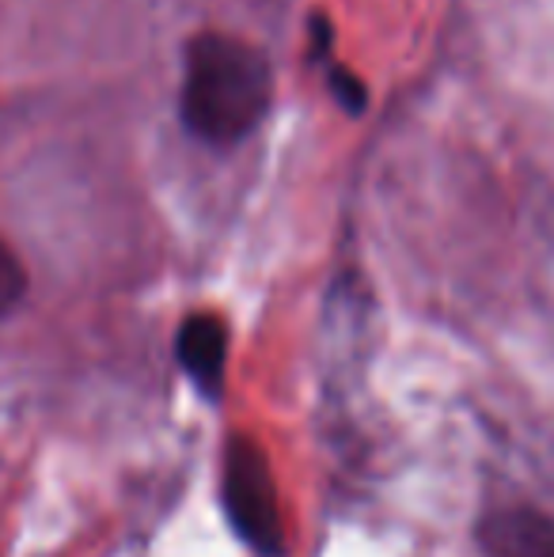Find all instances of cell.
<instances>
[{
    "instance_id": "obj_1",
    "label": "cell",
    "mask_w": 554,
    "mask_h": 557,
    "mask_svg": "<svg viewBox=\"0 0 554 557\" xmlns=\"http://www.w3.org/2000/svg\"><path fill=\"white\" fill-rule=\"evenodd\" d=\"M274 103V69L267 53L229 30H201L186 46L178 114L213 148H232L262 125Z\"/></svg>"
},
{
    "instance_id": "obj_3",
    "label": "cell",
    "mask_w": 554,
    "mask_h": 557,
    "mask_svg": "<svg viewBox=\"0 0 554 557\" xmlns=\"http://www.w3.org/2000/svg\"><path fill=\"white\" fill-rule=\"evenodd\" d=\"M175 352L183 372L206 398L224 395V368H229V326L213 311L186 315L175 337Z\"/></svg>"
},
{
    "instance_id": "obj_2",
    "label": "cell",
    "mask_w": 554,
    "mask_h": 557,
    "mask_svg": "<svg viewBox=\"0 0 554 557\" xmlns=\"http://www.w3.org/2000/svg\"><path fill=\"white\" fill-rule=\"evenodd\" d=\"M221 505L232 531L259 557L288 554V523L281 512L270 455L247 433H232L221 455Z\"/></svg>"
},
{
    "instance_id": "obj_5",
    "label": "cell",
    "mask_w": 554,
    "mask_h": 557,
    "mask_svg": "<svg viewBox=\"0 0 554 557\" xmlns=\"http://www.w3.org/2000/svg\"><path fill=\"white\" fill-rule=\"evenodd\" d=\"M27 296V270L8 239H0V319H8Z\"/></svg>"
},
{
    "instance_id": "obj_4",
    "label": "cell",
    "mask_w": 554,
    "mask_h": 557,
    "mask_svg": "<svg viewBox=\"0 0 554 557\" xmlns=\"http://www.w3.org/2000/svg\"><path fill=\"white\" fill-rule=\"evenodd\" d=\"M482 557H554V516L540 508H494L479 523Z\"/></svg>"
}]
</instances>
